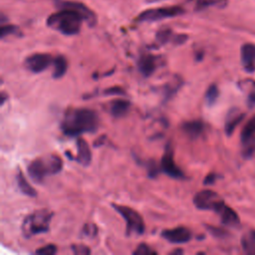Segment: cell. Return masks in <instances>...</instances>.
<instances>
[{
  "label": "cell",
  "mask_w": 255,
  "mask_h": 255,
  "mask_svg": "<svg viewBox=\"0 0 255 255\" xmlns=\"http://www.w3.org/2000/svg\"><path fill=\"white\" fill-rule=\"evenodd\" d=\"M59 6L60 10L47 19V25L64 35L78 34L83 21L89 22L90 25L96 21L93 12L82 3L62 1Z\"/></svg>",
  "instance_id": "6da1fadb"
},
{
  "label": "cell",
  "mask_w": 255,
  "mask_h": 255,
  "mask_svg": "<svg viewBox=\"0 0 255 255\" xmlns=\"http://www.w3.org/2000/svg\"><path fill=\"white\" fill-rule=\"evenodd\" d=\"M100 119L98 114L89 108H68L63 116L60 128L67 136L93 133L98 130Z\"/></svg>",
  "instance_id": "7a4b0ae2"
},
{
  "label": "cell",
  "mask_w": 255,
  "mask_h": 255,
  "mask_svg": "<svg viewBox=\"0 0 255 255\" xmlns=\"http://www.w3.org/2000/svg\"><path fill=\"white\" fill-rule=\"evenodd\" d=\"M63 169V160L58 154H48L33 159L27 165V172L30 178L38 184L45 181L50 175H56Z\"/></svg>",
  "instance_id": "3957f363"
},
{
  "label": "cell",
  "mask_w": 255,
  "mask_h": 255,
  "mask_svg": "<svg viewBox=\"0 0 255 255\" xmlns=\"http://www.w3.org/2000/svg\"><path fill=\"white\" fill-rule=\"evenodd\" d=\"M54 212L48 208L34 210L28 214L22 222L21 230L25 238H31L37 234L47 233L50 230V223Z\"/></svg>",
  "instance_id": "277c9868"
},
{
  "label": "cell",
  "mask_w": 255,
  "mask_h": 255,
  "mask_svg": "<svg viewBox=\"0 0 255 255\" xmlns=\"http://www.w3.org/2000/svg\"><path fill=\"white\" fill-rule=\"evenodd\" d=\"M111 205L124 218L126 222L127 236L141 235L145 232V223L143 218L136 210L123 204L112 203Z\"/></svg>",
  "instance_id": "5b68a950"
},
{
  "label": "cell",
  "mask_w": 255,
  "mask_h": 255,
  "mask_svg": "<svg viewBox=\"0 0 255 255\" xmlns=\"http://www.w3.org/2000/svg\"><path fill=\"white\" fill-rule=\"evenodd\" d=\"M194 206L199 210H212L216 212L225 202L215 191L203 189L196 192L192 198Z\"/></svg>",
  "instance_id": "8992f818"
},
{
  "label": "cell",
  "mask_w": 255,
  "mask_h": 255,
  "mask_svg": "<svg viewBox=\"0 0 255 255\" xmlns=\"http://www.w3.org/2000/svg\"><path fill=\"white\" fill-rule=\"evenodd\" d=\"M159 166H160V170L171 178H174V179L184 178L183 171L174 161L173 148L170 142H167L165 144L164 151L159 162Z\"/></svg>",
  "instance_id": "52a82bcc"
},
{
  "label": "cell",
  "mask_w": 255,
  "mask_h": 255,
  "mask_svg": "<svg viewBox=\"0 0 255 255\" xmlns=\"http://www.w3.org/2000/svg\"><path fill=\"white\" fill-rule=\"evenodd\" d=\"M183 11L180 7L171 6V7H160L154 9H148L141 12L137 17V22H155L166 18H171L181 14Z\"/></svg>",
  "instance_id": "ba28073f"
},
{
  "label": "cell",
  "mask_w": 255,
  "mask_h": 255,
  "mask_svg": "<svg viewBox=\"0 0 255 255\" xmlns=\"http://www.w3.org/2000/svg\"><path fill=\"white\" fill-rule=\"evenodd\" d=\"M53 61L54 59L50 54L35 53L25 59L24 66L29 72L33 74H40L53 65Z\"/></svg>",
  "instance_id": "9c48e42d"
},
{
  "label": "cell",
  "mask_w": 255,
  "mask_h": 255,
  "mask_svg": "<svg viewBox=\"0 0 255 255\" xmlns=\"http://www.w3.org/2000/svg\"><path fill=\"white\" fill-rule=\"evenodd\" d=\"M162 64L161 57L152 54L141 55L136 63L137 70L144 78L150 77Z\"/></svg>",
  "instance_id": "30bf717a"
},
{
  "label": "cell",
  "mask_w": 255,
  "mask_h": 255,
  "mask_svg": "<svg viewBox=\"0 0 255 255\" xmlns=\"http://www.w3.org/2000/svg\"><path fill=\"white\" fill-rule=\"evenodd\" d=\"M161 237L173 244H183L191 240L192 233L185 226H176L173 228L163 229L160 233Z\"/></svg>",
  "instance_id": "8fae6325"
},
{
  "label": "cell",
  "mask_w": 255,
  "mask_h": 255,
  "mask_svg": "<svg viewBox=\"0 0 255 255\" xmlns=\"http://www.w3.org/2000/svg\"><path fill=\"white\" fill-rule=\"evenodd\" d=\"M182 132L191 139L198 138L205 130V124L201 120L185 121L180 125Z\"/></svg>",
  "instance_id": "7c38bea8"
},
{
  "label": "cell",
  "mask_w": 255,
  "mask_h": 255,
  "mask_svg": "<svg viewBox=\"0 0 255 255\" xmlns=\"http://www.w3.org/2000/svg\"><path fill=\"white\" fill-rule=\"evenodd\" d=\"M76 147L77 155L75 157V160L85 167L89 166L92 162V151L86 139H84L83 137H78L76 141Z\"/></svg>",
  "instance_id": "4fadbf2b"
},
{
  "label": "cell",
  "mask_w": 255,
  "mask_h": 255,
  "mask_svg": "<svg viewBox=\"0 0 255 255\" xmlns=\"http://www.w3.org/2000/svg\"><path fill=\"white\" fill-rule=\"evenodd\" d=\"M130 106V102L127 99H114L109 103V112L113 118L120 119L128 115Z\"/></svg>",
  "instance_id": "5bb4252c"
},
{
  "label": "cell",
  "mask_w": 255,
  "mask_h": 255,
  "mask_svg": "<svg viewBox=\"0 0 255 255\" xmlns=\"http://www.w3.org/2000/svg\"><path fill=\"white\" fill-rule=\"evenodd\" d=\"M241 63L248 73L255 72V45L245 44L241 48Z\"/></svg>",
  "instance_id": "9a60e30c"
},
{
  "label": "cell",
  "mask_w": 255,
  "mask_h": 255,
  "mask_svg": "<svg viewBox=\"0 0 255 255\" xmlns=\"http://www.w3.org/2000/svg\"><path fill=\"white\" fill-rule=\"evenodd\" d=\"M216 213L219 215L222 224L229 227H237L240 225V219L238 214L225 203L216 211Z\"/></svg>",
  "instance_id": "2e32d148"
},
{
  "label": "cell",
  "mask_w": 255,
  "mask_h": 255,
  "mask_svg": "<svg viewBox=\"0 0 255 255\" xmlns=\"http://www.w3.org/2000/svg\"><path fill=\"white\" fill-rule=\"evenodd\" d=\"M182 85H183L182 78L178 75H174L170 81L166 82L161 87L163 101L168 102L170 99H172L176 95V93L179 91V89L182 87Z\"/></svg>",
  "instance_id": "e0dca14e"
},
{
  "label": "cell",
  "mask_w": 255,
  "mask_h": 255,
  "mask_svg": "<svg viewBox=\"0 0 255 255\" xmlns=\"http://www.w3.org/2000/svg\"><path fill=\"white\" fill-rule=\"evenodd\" d=\"M245 115L241 113L238 109H232L228 112L225 123H224V131L227 135H231L236 128V127L241 123L244 119Z\"/></svg>",
  "instance_id": "ac0fdd59"
},
{
  "label": "cell",
  "mask_w": 255,
  "mask_h": 255,
  "mask_svg": "<svg viewBox=\"0 0 255 255\" xmlns=\"http://www.w3.org/2000/svg\"><path fill=\"white\" fill-rule=\"evenodd\" d=\"M15 178H16V183H17L19 190L24 195H26L28 197H36L37 196V194H38L37 190L29 183V181L27 180L26 176L24 175V173L21 169H18Z\"/></svg>",
  "instance_id": "d6986e66"
},
{
  "label": "cell",
  "mask_w": 255,
  "mask_h": 255,
  "mask_svg": "<svg viewBox=\"0 0 255 255\" xmlns=\"http://www.w3.org/2000/svg\"><path fill=\"white\" fill-rule=\"evenodd\" d=\"M68 70V61L67 59L60 55L57 56L53 61V72L52 77L55 80H59L65 76Z\"/></svg>",
  "instance_id": "ffe728a7"
},
{
  "label": "cell",
  "mask_w": 255,
  "mask_h": 255,
  "mask_svg": "<svg viewBox=\"0 0 255 255\" xmlns=\"http://www.w3.org/2000/svg\"><path fill=\"white\" fill-rule=\"evenodd\" d=\"M254 135H255V115L251 117V119L244 125L241 130L240 138L242 143L247 144Z\"/></svg>",
  "instance_id": "44dd1931"
},
{
  "label": "cell",
  "mask_w": 255,
  "mask_h": 255,
  "mask_svg": "<svg viewBox=\"0 0 255 255\" xmlns=\"http://www.w3.org/2000/svg\"><path fill=\"white\" fill-rule=\"evenodd\" d=\"M242 249L249 255H255V230H250L241 239Z\"/></svg>",
  "instance_id": "7402d4cb"
},
{
  "label": "cell",
  "mask_w": 255,
  "mask_h": 255,
  "mask_svg": "<svg viewBox=\"0 0 255 255\" xmlns=\"http://www.w3.org/2000/svg\"><path fill=\"white\" fill-rule=\"evenodd\" d=\"M219 97V89L217 87L216 84H211L208 86L204 98H205V102L208 106H212L216 103V101L218 100Z\"/></svg>",
  "instance_id": "603a6c76"
},
{
  "label": "cell",
  "mask_w": 255,
  "mask_h": 255,
  "mask_svg": "<svg viewBox=\"0 0 255 255\" xmlns=\"http://www.w3.org/2000/svg\"><path fill=\"white\" fill-rule=\"evenodd\" d=\"M144 165H145V168H146V170H147V175H148V177H150V178L156 177L157 174L159 173V171H161L159 164H157V163H156L154 160H152V159H150V160L144 162Z\"/></svg>",
  "instance_id": "cb8c5ba5"
},
{
  "label": "cell",
  "mask_w": 255,
  "mask_h": 255,
  "mask_svg": "<svg viewBox=\"0 0 255 255\" xmlns=\"http://www.w3.org/2000/svg\"><path fill=\"white\" fill-rule=\"evenodd\" d=\"M157 252L153 250L146 243H140L137 245L135 250H133L132 255H156Z\"/></svg>",
  "instance_id": "d4e9b609"
},
{
  "label": "cell",
  "mask_w": 255,
  "mask_h": 255,
  "mask_svg": "<svg viewBox=\"0 0 255 255\" xmlns=\"http://www.w3.org/2000/svg\"><path fill=\"white\" fill-rule=\"evenodd\" d=\"M82 235L89 238H94L98 234V227L94 223H86L81 231Z\"/></svg>",
  "instance_id": "484cf974"
},
{
  "label": "cell",
  "mask_w": 255,
  "mask_h": 255,
  "mask_svg": "<svg viewBox=\"0 0 255 255\" xmlns=\"http://www.w3.org/2000/svg\"><path fill=\"white\" fill-rule=\"evenodd\" d=\"M171 37H172V33L169 29L160 30L156 34V41L159 43V45H163V44H166L167 42H169Z\"/></svg>",
  "instance_id": "4316f807"
},
{
  "label": "cell",
  "mask_w": 255,
  "mask_h": 255,
  "mask_svg": "<svg viewBox=\"0 0 255 255\" xmlns=\"http://www.w3.org/2000/svg\"><path fill=\"white\" fill-rule=\"evenodd\" d=\"M103 95L105 96H126L127 92L124 88L120 86H112L103 91Z\"/></svg>",
  "instance_id": "83f0119b"
},
{
  "label": "cell",
  "mask_w": 255,
  "mask_h": 255,
  "mask_svg": "<svg viewBox=\"0 0 255 255\" xmlns=\"http://www.w3.org/2000/svg\"><path fill=\"white\" fill-rule=\"evenodd\" d=\"M19 32V29L14 25H2L0 30V37L1 39H4L7 36L10 35H17Z\"/></svg>",
  "instance_id": "f1b7e54d"
},
{
  "label": "cell",
  "mask_w": 255,
  "mask_h": 255,
  "mask_svg": "<svg viewBox=\"0 0 255 255\" xmlns=\"http://www.w3.org/2000/svg\"><path fill=\"white\" fill-rule=\"evenodd\" d=\"M71 250L76 255H90L92 252L90 247L85 244H73Z\"/></svg>",
  "instance_id": "f546056e"
},
{
  "label": "cell",
  "mask_w": 255,
  "mask_h": 255,
  "mask_svg": "<svg viewBox=\"0 0 255 255\" xmlns=\"http://www.w3.org/2000/svg\"><path fill=\"white\" fill-rule=\"evenodd\" d=\"M58 251V248L55 244H47L43 247L38 248L35 253L36 254H40V255H54L56 254Z\"/></svg>",
  "instance_id": "4dcf8cb0"
},
{
  "label": "cell",
  "mask_w": 255,
  "mask_h": 255,
  "mask_svg": "<svg viewBox=\"0 0 255 255\" xmlns=\"http://www.w3.org/2000/svg\"><path fill=\"white\" fill-rule=\"evenodd\" d=\"M206 229L209 231L210 234H212L213 236L215 237H224L226 235V232L223 230V229H220L218 227H214V226H211V225H205Z\"/></svg>",
  "instance_id": "1f68e13d"
},
{
  "label": "cell",
  "mask_w": 255,
  "mask_h": 255,
  "mask_svg": "<svg viewBox=\"0 0 255 255\" xmlns=\"http://www.w3.org/2000/svg\"><path fill=\"white\" fill-rule=\"evenodd\" d=\"M217 178H218V174H216V173H208V174L205 176V178H204V180H203V183H204L205 185L213 184V183L216 181Z\"/></svg>",
  "instance_id": "d6a6232c"
},
{
  "label": "cell",
  "mask_w": 255,
  "mask_h": 255,
  "mask_svg": "<svg viewBox=\"0 0 255 255\" xmlns=\"http://www.w3.org/2000/svg\"><path fill=\"white\" fill-rule=\"evenodd\" d=\"M106 138H107L106 135H101L99 138H97V139L94 141V146H95V147H99V146L103 145Z\"/></svg>",
  "instance_id": "836d02e7"
},
{
  "label": "cell",
  "mask_w": 255,
  "mask_h": 255,
  "mask_svg": "<svg viewBox=\"0 0 255 255\" xmlns=\"http://www.w3.org/2000/svg\"><path fill=\"white\" fill-rule=\"evenodd\" d=\"M1 101H0V104H1V106H3L4 105V103H5V101H6V99H8V96L6 95V93L5 92H1Z\"/></svg>",
  "instance_id": "e575fe53"
},
{
  "label": "cell",
  "mask_w": 255,
  "mask_h": 255,
  "mask_svg": "<svg viewBox=\"0 0 255 255\" xmlns=\"http://www.w3.org/2000/svg\"><path fill=\"white\" fill-rule=\"evenodd\" d=\"M183 253V250L182 249H180V248H178V249H174V250H172L171 252H170V254H175V255H177V254H182Z\"/></svg>",
  "instance_id": "d590c367"
},
{
  "label": "cell",
  "mask_w": 255,
  "mask_h": 255,
  "mask_svg": "<svg viewBox=\"0 0 255 255\" xmlns=\"http://www.w3.org/2000/svg\"><path fill=\"white\" fill-rule=\"evenodd\" d=\"M158 1H162V0H146V2H149V3H154V2H158Z\"/></svg>",
  "instance_id": "8d00e7d4"
}]
</instances>
